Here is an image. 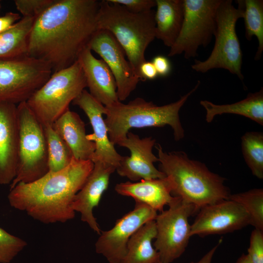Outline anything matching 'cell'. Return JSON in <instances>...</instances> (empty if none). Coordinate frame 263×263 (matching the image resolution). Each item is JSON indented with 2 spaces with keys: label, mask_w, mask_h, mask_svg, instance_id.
<instances>
[{
  "label": "cell",
  "mask_w": 263,
  "mask_h": 263,
  "mask_svg": "<svg viewBox=\"0 0 263 263\" xmlns=\"http://www.w3.org/2000/svg\"><path fill=\"white\" fill-rule=\"evenodd\" d=\"M97 0H54L34 18L27 56L47 62L53 73L78 60L98 30Z\"/></svg>",
  "instance_id": "1"
},
{
  "label": "cell",
  "mask_w": 263,
  "mask_h": 263,
  "mask_svg": "<svg viewBox=\"0 0 263 263\" xmlns=\"http://www.w3.org/2000/svg\"><path fill=\"white\" fill-rule=\"evenodd\" d=\"M94 164L73 158L64 169L48 171L30 183H19L10 189L8 200L13 208L26 212L44 224L65 223L74 218L71 207L76 193L91 172Z\"/></svg>",
  "instance_id": "2"
},
{
  "label": "cell",
  "mask_w": 263,
  "mask_h": 263,
  "mask_svg": "<svg viewBox=\"0 0 263 263\" xmlns=\"http://www.w3.org/2000/svg\"><path fill=\"white\" fill-rule=\"evenodd\" d=\"M156 147L160 170L169 180L174 196L199 210L228 199L230 193L225 178L211 172L203 163L190 159L184 151L167 152L160 144Z\"/></svg>",
  "instance_id": "3"
},
{
  "label": "cell",
  "mask_w": 263,
  "mask_h": 263,
  "mask_svg": "<svg viewBox=\"0 0 263 263\" xmlns=\"http://www.w3.org/2000/svg\"><path fill=\"white\" fill-rule=\"evenodd\" d=\"M200 81L177 101L158 106L152 101L137 97L127 104L118 101L105 106L104 119L111 142L114 145L124 139L132 128L162 127L169 125L173 132L175 140L182 139L185 131L182 126L179 111L188 97L199 88Z\"/></svg>",
  "instance_id": "4"
},
{
  "label": "cell",
  "mask_w": 263,
  "mask_h": 263,
  "mask_svg": "<svg viewBox=\"0 0 263 263\" xmlns=\"http://www.w3.org/2000/svg\"><path fill=\"white\" fill-rule=\"evenodd\" d=\"M154 15L152 9L134 13L107 0L100 1L98 29L107 30L113 35L140 81L139 68L146 60V50L155 38Z\"/></svg>",
  "instance_id": "5"
},
{
  "label": "cell",
  "mask_w": 263,
  "mask_h": 263,
  "mask_svg": "<svg viewBox=\"0 0 263 263\" xmlns=\"http://www.w3.org/2000/svg\"><path fill=\"white\" fill-rule=\"evenodd\" d=\"M86 87V78L77 60L53 73L26 103L43 125H52Z\"/></svg>",
  "instance_id": "6"
},
{
  "label": "cell",
  "mask_w": 263,
  "mask_h": 263,
  "mask_svg": "<svg viewBox=\"0 0 263 263\" xmlns=\"http://www.w3.org/2000/svg\"><path fill=\"white\" fill-rule=\"evenodd\" d=\"M18 157L16 175L10 189L19 183H30L48 172V149L43 125L26 102L17 106Z\"/></svg>",
  "instance_id": "7"
},
{
  "label": "cell",
  "mask_w": 263,
  "mask_h": 263,
  "mask_svg": "<svg viewBox=\"0 0 263 263\" xmlns=\"http://www.w3.org/2000/svg\"><path fill=\"white\" fill-rule=\"evenodd\" d=\"M243 17V10L235 7L232 0H221L216 13L212 51L207 59L195 60L192 69L205 73L214 69H224L243 80V53L236 31L237 21Z\"/></svg>",
  "instance_id": "8"
},
{
  "label": "cell",
  "mask_w": 263,
  "mask_h": 263,
  "mask_svg": "<svg viewBox=\"0 0 263 263\" xmlns=\"http://www.w3.org/2000/svg\"><path fill=\"white\" fill-rule=\"evenodd\" d=\"M52 74L47 62L27 55L0 60V103L26 102Z\"/></svg>",
  "instance_id": "9"
},
{
  "label": "cell",
  "mask_w": 263,
  "mask_h": 263,
  "mask_svg": "<svg viewBox=\"0 0 263 263\" xmlns=\"http://www.w3.org/2000/svg\"><path fill=\"white\" fill-rule=\"evenodd\" d=\"M221 0H184V19L179 34L170 48L169 56L184 54L194 57L201 46L206 47L214 36L217 10Z\"/></svg>",
  "instance_id": "10"
},
{
  "label": "cell",
  "mask_w": 263,
  "mask_h": 263,
  "mask_svg": "<svg viewBox=\"0 0 263 263\" xmlns=\"http://www.w3.org/2000/svg\"><path fill=\"white\" fill-rule=\"evenodd\" d=\"M169 207L155 219L156 235L153 244L160 261L165 263H172L185 252L191 237L188 219L199 211L194 205L176 196Z\"/></svg>",
  "instance_id": "11"
},
{
  "label": "cell",
  "mask_w": 263,
  "mask_h": 263,
  "mask_svg": "<svg viewBox=\"0 0 263 263\" xmlns=\"http://www.w3.org/2000/svg\"><path fill=\"white\" fill-rule=\"evenodd\" d=\"M157 212L144 204L135 202L134 208L118 219L111 229L101 231L95 244L96 252L110 263H121L130 238L145 224L154 220Z\"/></svg>",
  "instance_id": "12"
},
{
  "label": "cell",
  "mask_w": 263,
  "mask_h": 263,
  "mask_svg": "<svg viewBox=\"0 0 263 263\" xmlns=\"http://www.w3.org/2000/svg\"><path fill=\"white\" fill-rule=\"evenodd\" d=\"M88 47L106 63L114 76L119 100H125L140 80L126 59L123 48L111 33L103 29L95 32Z\"/></svg>",
  "instance_id": "13"
},
{
  "label": "cell",
  "mask_w": 263,
  "mask_h": 263,
  "mask_svg": "<svg viewBox=\"0 0 263 263\" xmlns=\"http://www.w3.org/2000/svg\"><path fill=\"white\" fill-rule=\"evenodd\" d=\"M250 225V217L238 203L227 199L201 207L191 225V236L222 234Z\"/></svg>",
  "instance_id": "14"
},
{
  "label": "cell",
  "mask_w": 263,
  "mask_h": 263,
  "mask_svg": "<svg viewBox=\"0 0 263 263\" xmlns=\"http://www.w3.org/2000/svg\"><path fill=\"white\" fill-rule=\"evenodd\" d=\"M156 140L152 137L141 138L129 132L126 137L117 145L129 150L130 156H123L115 170L123 177L133 182L141 180L163 178L166 175L157 169L154 163L159 162L152 152Z\"/></svg>",
  "instance_id": "15"
},
{
  "label": "cell",
  "mask_w": 263,
  "mask_h": 263,
  "mask_svg": "<svg viewBox=\"0 0 263 263\" xmlns=\"http://www.w3.org/2000/svg\"><path fill=\"white\" fill-rule=\"evenodd\" d=\"M78 106L88 117L93 133L87 135V138L94 143L95 149L92 161L100 162L116 168L122 156L115 150L111 142L107 126L103 117L106 108L95 99L86 89L72 102Z\"/></svg>",
  "instance_id": "16"
},
{
  "label": "cell",
  "mask_w": 263,
  "mask_h": 263,
  "mask_svg": "<svg viewBox=\"0 0 263 263\" xmlns=\"http://www.w3.org/2000/svg\"><path fill=\"white\" fill-rule=\"evenodd\" d=\"M94 168L80 190L72 202L73 210L81 214V220L87 223L98 234L101 231L93 214V210L98 206L103 193L107 189L111 175L115 168L103 163H94Z\"/></svg>",
  "instance_id": "17"
},
{
  "label": "cell",
  "mask_w": 263,
  "mask_h": 263,
  "mask_svg": "<svg viewBox=\"0 0 263 263\" xmlns=\"http://www.w3.org/2000/svg\"><path fill=\"white\" fill-rule=\"evenodd\" d=\"M17 105L0 103V184H11L16 177L18 157Z\"/></svg>",
  "instance_id": "18"
},
{
  "label": "cell",
  "mask_w": 263,
  "mask_h": 263,
  "mask_svg": "<svg viewBox=\"0 0 263 263\" xmlns=\"http://www.w3.org/2000/svg\"><path fill=\"white\" fill-rule=\"evenodd\" d=\"M78 60L83 69L90 94L104 106L118 101L117 87L113 74L102 59H97L87 47Z\"/></svg>",
  "instance_id": "19"
},
{
  "label": "cell",
  "mask_w": 263,
  "mask_h": 263,
  "mask_svg": "<svg viewBox=\"0 0 263 263\" xmlns=\"http://www.w3.org/2000/svg\"><path fill=\"white\" fill-rule=\"evenodd\" d=\"M114 189L118 194L132 197L135 202L144 204L160 212L175 198L172 195L171 184L167 177L122 182L117 184Z\"/></svg>",
  "instance_id": "20"
},
{
  "label": "cell",
  "mask_w": 263,
  "mask_h": 263,
  "mask_svg": "<svg viewBox=\"0 0 263 263\" xmlns=\"http://www.w3.org/2000/svg\"><path fill=\"white\" fill-rule=\"evenodd\" d=\"M52 127L66 143L74 159L92 160L95 144L87 138L85 125L77 113L68 110L53 124Z\"/></svg>",
  "instance_id": "21"
},
{
  "label": "cell",
  "mask_w": 263,
  "mask_h": 263,
  "mask_svg": "<svg viewBox=\"0 0 263 263\" xmlns=\"http://www.w3.org/2000/svg\"><path fill=\"white\" fill-rule=\"evenodd\" d=\"M155 38L171 47L180 32L184 19V0H155Z\"/></svg>",
  "instance_id": "22"
},
{
  "label": "cell",
  "mask_w": 263,
  "mask_h": 263,
  "mask_svg": "<svg viewBox=\"0 0 263 263\" xmlns=\"http://www.w3.org/2000/svg\"><path fill=\"white\" fill-rule=\"evenodd\" d=\"M200 104L206 110V120L210 123L217 115L236 114L246 117L261 125H263V88L249 93L239 102L228 104H216L208 100H201Z\"/></svg>",
  "instance_id": "23"
},
{
  "label": "cell",
  "mask_w": 263,
  "mask_h": 263,
  "mask_svg": "<svg viewBox=\"0 0 263 263\" xmlns=\"http://www.w3.org/2000/svg\"><path fill=\"white\" fill-rule=\"evenodd\" d=\"M156 235L155 220L145 224L130 238L126 254L121 263H157L160 262L159 254L152 244Z\"/></svg>",
  "instance_id": "24"
},
{
  "label": "cell",
  "mask_w": 263,
  "mask_h": 263,
  "mask_svg": "<svg viewBox=\"0 0 263 263\" xmlns=\"http://www.w3.org/2000/svg\"><path fill=\"white\" fill-rule=\"evenodd\" d=\"M34 20L33 18L22 17L9 30L0 34V60L27 55Z\"/></svg>",
  "instance_id": "25"
},
{
  "label": "cell",
  "mask_w": 263,
  "mask_h": 263,
  "mask_svg": "<svg viewBox=\"0 0 263 263\" xmlns=\"http://www.w3.org/2000/svg\"><path fill=\"white\" fill-rule=\"evenodd\" d=\"M236 3L243 11L245 38L249 41L254 36L257 39L254 59L259 60L263 51V0H238Z\"/></svg>",
  "instance_id": "26"
},
{
  "label": "cell",
  "mask_w": 263,
  "mask_h": 263,
  "mask_svg": "<svg viewBox=\"0 0 263 263\" xmlns=\"http://www.w3.org/2000/svg\"><path fill=\"white\" fill-rule=\"evenodd\" d=\"M46 139L48 171L56 172L67 167L72 162V151L52 125H43Z\"/></svg>",
  "instance_id": "27"
},
{
  "label": "cell",
  "mask_w": 263,
  "mask_h": 263,
  "mask_svg": "<svg viewBox=\"0 0 263 263\" xmlns=\"http://www.w3.org/2000/svg\"><path fill=\"white\" fill-rule=\"evenodd\" d=\"M242 153L252 174L263 179V133L260 132H249L241 138Z\"/></svg>",
  "instance_id": "28"
},
{
  "label": "cell",
  "mask_w": 263,
  "mask_h": 263,
  "mask_svg": "<svg viewBox=\"0 0 263 263\" xmlns=\"http://www.w3.org/2000/svg\"><path fill=\"white\" fill-rule=\"evenodd\" d=\"M228 199L238 203L243 207L250 217V225L263 231V188H254L243 192L230 194Z\"/></svg>",
  "instance_id": "29"
},
{
  "label": "cell",
  "mask_w": 263,
  "mask_h": 263,
  "mask_svg": "<svg viewBox=\"0 0 263 263\" xmlns=\"http://www.w3.org/2000/svg\"><path fill=\"white\" fill-rule=\"evenodd\" d=\"M27 244L24 240L0 227V263H10Z\"/></svg>",
  "instance_id": "30"
},
{
  "label": "cell",
  "mask_w": 263,
  "mask_h": 263,
  "mask_svg": "<svg viewBox=\"0 0 263 263\" xmlns=\"http://www.w3.org/2000/svg\"><path fill=\"white\" fill-rule=\"evenodd\" d=\"M54 0H15L16 8L22 17L35 18Z\"/></svg>",
  "instance_id": "31"
},
{
  "label": "cell",
  "mask_w": 263,
  "mask_h": 263,
  "mask_svg": "<svg viewBox=\"0 0 263 263\" xmlns=\"http://www.w3.org/2000/svg\"><path fill=\"white\" fill-rule=\"evenodd\" d=\"M247 252L252 263H263V231L255 228L252 231Z\"/></svg>",
  "instance_id": "32"
},
{
  "label": "cell",
  "mask_w": 263,
  "mask_h": 263,
  "mask_svg": "<svg viewBox=\"0 0 263 263\" xmlns=\"http://www.w3.org/2000/svg\"><path fill=\"white\" fill-rule=\"evenodd\" d=\"M108 2L124 6L128 11L139 13L150 10L156 6L155 0H107Z\"/></svg>",
  "instance_id": "33"
},
{
  "label": "cell",
  "mask_w": 263,
  "mask_h": 263,
  "mask_svg": "<svg viewBox=\"0 0 263 263\" xmlns=\"http://www.w3.org/2000/svg\"><path fill=\"white\" fill-rule=\"evenodd\" d=\"M152 63L155 67L158 75L167 76L170 73L171 65L169 59L166 56L158 55L154 56Z\"/></svg>",
  "instance_id": "34"
},
{
  "label": "cell",
  "mask_w": 263,
  "mask_h": 263,
  "mask_svg": "<svg viewBox=\"0 0 263 263\" xmlns=\"http://www.w3.org/2000/svg\"><path fill=\"white\" fill-rule=\"evenodd\" d=\"M21 18L19 14L12 12H8L5 15L0 17V34L9 30Z\"/></svg>",
  "instance_id": "35"
},
{
  "label": "cell",
  "mask_w": 263,
  "mask_h": 263,
  "mask_svg": "<svg viewBox=\"0 0 263 263\" xmlns=\"http://www.w3.org/2000/svg\"><path fill=\"white\" fill-rule=\"evenodd\" d=\"M139 73L142 81L153 80L158 76V74L152 62L146 60L139 68Z\"/></svg>",
  "instance_id": "36"
},
{
  "label": "cell",
  "mask_w": 263,
  "mask_h": 263,
  "mask_svg": "<svg viewBox=\"0 0 263 263\" xmlns=\"http://www.w3.org/2000/svg\"><path fill=\"white\" fill-rule=\"evenodd\" d=\"M222 242V240L220 239L218 243L210 250H209L207 253H206L201 259L197 262H192L190 263H211L213 255H214L215 251L219 245Z\"/></svg>",
  "instance_id": "37"
},
{
  "label": "cell",
  "mask_w": 263,
  "mask_h": 263,
  "mask_svg": "<svg viewBox=\"0 0 263 263\" xmlns=\"http://www.w3.org/2000/svg\"><path fill=\"white\" fill-rule=\"evenodd\" d=\"M235 263H252L247 254H243L237 260Z\"/></svg>",
  "instance_id": "38"
},
{
  "label": "cell",
  "mask_w": 263,
  "mask_h": 263,
  "mask_svg": "<svg viewBox=\"0 0 263 263\" xmlns=\"http://www.w3.org/2000/svg\"><path fill=\"white\" fill-rule=\"evenodd\" d=\"M157 263H163V262H162L160 261V262H158Z\"/></svg>",
  "instance_id": "39"
},
{
  "label": "cell",
  "mask_w": 263,
  "mask_h": 263,
  "mask_svg": "<svg viewBox=\"0 0 263 263\" xmlns=\"http://www.w3.org/2000/svg\"></svg>",
  "instance_id": "40"
}]
</instances>
